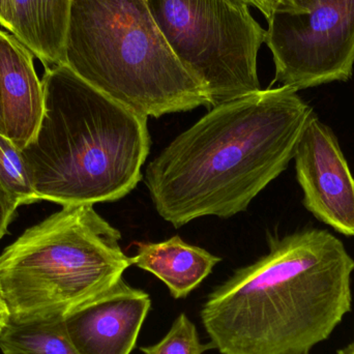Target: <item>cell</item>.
I'll list each match as a JSON object with an SVG mask.
<instances>
[{
  "label": "cell",
  "instance_id": "cell-1",
  "mask_svg": "<svg viewBox=\"0 0 354 354\" xmlns=\"http://www.w3.org/2000/svg\"><path fill=\"white\" fill-rule=\"evenodd\" d=\"M313 111L286 86L214 106L147 166L145 185L158 214L179 228L245 212L287 169Z\"/></svg>",
  "mask_w": 354,
  "mask_h": 354
},
{
  "label": "cell",
  "instance_id": "cell-2",
  "mask_svg": "<svg viewBox=\"0 0 354 354\" xmlns=\"http://www.w3.org/2000/svg\"><path fill=\"white\" fill-rule=\"evenodd\" d=\"M354 260L330 231L304 228L216 287L200 317L222 354H310L351 311Z\"/></svg>",
  "mask_w": 354,
  "mask_h": 354
},
{
  "label": "cell",
  "instance_id": "cell-3",
  "mask_svg": "<svg viewBox=\"0 0 354 354\" xmlns=\"http://www.w3.org/2000/svg\"><path fill=\"white\" fill-rule=\"evenodd\" d=\"M43 118L22 149L39 200L62 206L114 202L142 179L147 118L91 86L66 64L46 68Z\"/></svg>",
  "mask_w": 354,
  "mask_h": 354
},
{
  "label": "cell",
  "instance_id": "cell-4",
  "mask_svg": "<svg viewBox=\"0 0 354 354\" xmlns=\"http://www.w3.org/2000/svg\"><path fill=\"white\" fill-rule=\"evenodd\" d=\"M64 64L147 118L210 108L203 86L174 55L147 0H72Z\"/></svg>",
  "mask_w": 354,
  "mask_h": 354
},
{
  "label": "cell",
  "instance_id": "cell-5",
  "mask_svg": "<svg viewBox=\"0 0 354 354\" xmlns=\"http://www.w3.org/2000/svg\"><path fill=\"white\" fill-rule=\"evenodd\" d=\"M122 234L93 205L62 206L0 255V289L12 324L64 320L133 266Z\"/></svg>",
  "mask_w": 354,
  "mask_h": 354
},
{
  "label": "cell",
  "instance_id": "cell-6",
  "mask_svg": "<svg viewBox=\"0 0 354 354\" xmlns=\"http://www.w3.org/2000/svg\"><path fill=\"white\" fill-rule=\"evenodd\" d=\"M181 66L203 86L210 108L261 91L257 57L266 30L248 0H147Z\"/></svg>",
  "mask_w": 354,
  "mask_h": 354
},
{
  "label": "cell",
  "instance_id": "cell-7",
  "mask_svg": "<svg viewBox=\"0 0 354 354\" xmlns=\"http://www.w3.org/2000/svg\"><path fill=\"white\" fill-rule=\"evenodd\" d=\"M268 21L274 82L299 91L353 77L354 0H315L301 12L276 8Z\"/></svg>",
  "mask_w": 354,
  "mask_h": 354
},
{
  "label": "cell",
  "instance_id": "cell-8",
  "mask_svg": "<svg viewBox=\"0 0 354 354\" xmlns=\"http://www.w3.org/2000/svg\"><path fill=\"white\" fill-rule=\"evenodd\" d=\"M293 160L308 212L337 232L354 236V177L336 135L314 111Z\"/></svg>",
  "mask_w": 354,
  "mask_h": 354
},
{
  "label": "cell",
  "instance_id": "cell-9",
  "mask_svg": "<svg viewBox=\"0 0 354 354\" xmlns=\"http://www.w3.org/2000/svg\"><path fill=\"white\" fill-rule=\"evenodd\" d=\"M151 307L149 295L122 278L66 318L64 326L79 354H131Z\"/></svg>",
  "mask_w": 354,
  "mask_h": 354
},
{
  "label": "cell",
  "instance_id": "cell-10",
  "mask_svg": "<svg viewBox=\"0 0 354 354\" xmlns=\"http://www.w3.org/2000/svg\"><path fill=\"white\" fill-rule=\"evenodd\" d=\"M33 55L12 33L0 29V99L6 135L24 149L37 134L45 97Z\"/></svg>",
  "mask_w": 354,
  "mask_h": 354
},
{
  "label": "cell",
  "instance_id": "cell-11",
  "mask_svg": "<svg viewBox=\"0 0 354 354\" xmlns=\"http://www.w3.org/2000/svg\"><path fill=\"white\" fill-rule=\"evenodd\" d=\"M133 266L155 274L176 299H185L210 274L221 258L174 236L161 243H137Z\"/></svg>",
  "mask_w": 354,
  "mask_h": 354
},
{
  "label": "cell",
  "instance_id": "cell-12",
  "mask_svg": "<svg viewBox=\"0 0 354 354\" xmlns=\"http://www.w3.org/2000/svg\"><path fill=\"white\" fill-rule=\"evenodd\" d=\"M12 35L45 68L64 64L72 0H14Z\"/></svg>",
  "mask_w": 354,
  "mask_h": 354
},
{
  "label": "cell",
  "instance_id": "cell-13",
  "mask_svg": "<svg viewBox=\"0 0 354 354\" xmlns=\"http://www.w3.org/2000/svg\"><path fill=\"white\" fill-rule=\"evenodd\" d=\"M0 351L3 354H79L62 319L10 322L0 334Z\"/></svg>",
  "mask_w": 354,
  "mask_h": 354
},
{
  "label": "cell",
  "instance_id": "cell-14",
  "mask_svg": "<svg viewBox=\"0 0 354 354\" xmlns=\"http://www.w3.org/2000/svg\"><path fill=\"white\" fill-rule=\"evenodd\" d=\"M0 185L17 205L37 201L32 178L22 149L0 132Z\"/></svg>",
  "mask_w": 354,
  "mask_h": 354
},
{
  "label": "cell",
  "instance_id": "cell-15",
  "mask_svg": "<svg viewBox=\"0 0 354 354\" xmlns=\"http://www.w3.org/2000/svg\"><path fill=\"white\" fill-rule=\"evenodd\" d=\"M207 349V344L200 342L195 324L185 313H181L160 342L141 347L140 351L145 354H203Z\"/></svg>",
  "mask_w": 354,
  "mask_h": 354
},
{
  "label": "cell",
  "instance_id": "cell-16",
  "mask_svg": "<svg viewBox=\"0 0 354 354\" xmlns=\"http://www.w3.org/2000/svg\"><path fill=\"white\" fill-rule=\"evenodd\" d=\"M18 205L0 185V241L8 232V226L14 218Z\"/></svg>",
  "mask_w": 354,
  "mask_h": 354
},
{
  "label": "cell",
  "instance_id": "cell-17",
  "mask_svg": "<svg viewBox=\"0 0 354 354\" xmlns=\"http://www.w3.org/2000/svg\"><path fill=\"white\" fill-rule=\"evenodd\" d=\"M14 0H0V26L12 33L14 30Z\"/></svg>",
  "mask_w": 354,
  "mask_h": 354
},
{
  "label": "cell",
  "instance_id": "cell-18",
  "mask_svg": "<svg viewBox=\"0 0 354 354\" xmlns=\"http://www.w3.org/2000/svg\"><path fill=\"white\" fill-rule=\"evenodd\" d=\"M314 1L315 0H268V3L272 8V12L276 8H286V10L301 12V10H307Z\"/></svg>",
  "mask_w": 354,
  "mask_h": 354
},
{
  "label": "cell",
  "instance_id": "cell-19",
  "mask_svg": "<svg viewBox=\"0 0 354 354\" xmlns=\"http://www.w3.org/2000/svg\"><path fill=\"white\" fill-rule=\"evenodd\" d=\"M10 322H12V316H10V308L0 289V334L10 326Z\"/></svg>",
  "mask_w": 354,
  "mask_h": 354
},
{
  "label": "cell",
  "instance_id": "cell-20",
  "mask_svg": "<svg viewBox=\"0 0 354 354\" xmlns=\"http://www.w3.org/2000/svg\"><path fill=\"white\" fill-rule=\"evenodd\" d=\"M250 4L257 8L260 10V12L266 17V19L270 18V14H272V8H270L268 0H248Z\"/></svg>",
  "mask_w": 354,
  "mask_h": 354
},
{
  "label": "cell",
  "instance_id": "cell-21",
  "mask_svg": "<svg viewBox=\"0 0 354 354\" xmlns=\"http://www.w3.org/2000/svg\"><path fill=\"white\" fill-rule=\"evenodd\" d=\"M338 354H354V340L344 348L340 349Z\"/></svg>",
  "mask_w": 354,
  "mask_h": 354
},
{
  "label": "cell",
  "instance_id": "cell-22",
  "mask_svg": "<svg viewBox=\"0 0 354 354\" xmlns=\"http://www.w3.org/2000/svg\"><path fill=\"white\" fill-rule=\"evenodd\" d=\"M0 132L6 134V129H4L3 110H2L1 99H0Z\"/></svg>",
  "mask_w": 354,
  "mask_h": 354
}]
</instances>
